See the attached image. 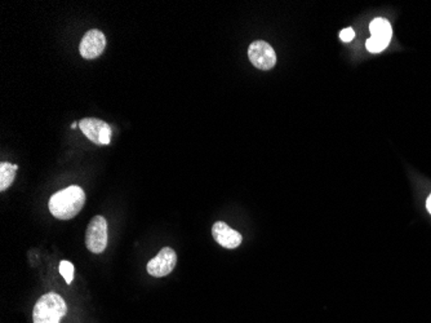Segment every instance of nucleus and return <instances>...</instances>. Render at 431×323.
Wrapping results in <instances>:
<instances>
[{"label": "nucleus", "mask_w": 431, "mask_h": 323, "mask_svg": "<svg viewBox=\"0 0 431 323\" xmlns=\"http://www.w3.org/2000/svg\"><path fill=\"white\" fill-rule=\"evenodd\" d=\"M59 273L64 277V279L66 281L67 284H71L73 279H74V265L71 264L70 261L64 260L59 263Z\"/></svg>", "instance_id": "12"}, {"label": "nucleus", "mask_w": 431, "mask_h": 323, "mask_svg": "<svg viewBox=\"0 0 431 323\" xmlns=\"http://www.w3.org/2000/svg\"><path fill=\"white\" fill-rule=\"evenodd\" d=\"M79 128L89 141L97 145H109L111 141L113 131L104 120L96 118H84L79 122Z\"/></svg>", "instance_id": "4"}, {"label": "nucleus", "mask_w": 431, "mask_h": 323, "mask_svg": "<svg viewBox=\"0 0 431 323\" xmlns=\"http://www.w3.org/2000/svg\"><path fill=\"white\" fill-rule=\"evenodd\" d=\"M86 203V193L80 186L71 185L49 198V211L59 220H70L82 211Z\"/></svg>", "instance_id": "1"}, {"label": "nucleus", "mask_w": 431, "mask_h": 323, "mask_svg": "<svg viewBox=\"0 0 431 323\" xmlns=\"http://www.w3.org/2000/svg\"><path fill=\"white\" fill-rule=\"evenodd\" d=\"M426 208H428V211L431 214V196L428 198V201H426Z\"/></svg>", "instance_id": "14"}, {"label": "nucleus", "mask_w": 431, "mask_h": 323, "mask_svg": "<svg viewBox=\"0 0 431 323\" xmlns=\"http://www.w3.org/2000/svg\"><path fill=\"white\" fill-rule=\"evenodd\" d=\"M354 30L351 29V28H346V29L341 30V33H340V39L342 40V41H346V43H349V41H351V40L354 39Z\"/></svg>", "instance_id": "13"}, {"label": "nucleus", "mask_w": 431, "mask_h": 323, "mask_svg": "<svg viewBox=\"0 0 431 323\" xmlns=\"http://www.w3.org/2000/svg\"><path fill=\"white\" fill-rule=\"evenodd\" d=\"M106 48L105 34L100 30L92 29L86 31L80 41L79 52L83 59H97L104 53Z\"/></svg>", "instance_id": "6"}, {"label": "nucleus", "mask_w": 431, "mask_h": 323, "mask_svg": "<svg viewBox=\"0 0 431 323\" xmlns=\"http://www.w3.org/2000/svg\"><path fill=\"white\" fill-rule=\"evenodd\" d=\"M107 221L104 216H95L86 226V248L93 254L104 252L107 247Z\"/></svg>", "instance_id": "3"}, {"label": "nucleus", "mask_w": 431, "mask_h": 323, "mask_svg": "<svg viewBox=\"0 0 431 323\" xmlns=\"http://www.w3.org/2000/svg\"><path fill=\"white\" fill-rule=\"evenodd\" d=\"M77 126H79V123H77V122H74V123L71 124V128H74V129H75V128H77Z\"/></svg>", "instance_id": "15"}, {"label": "nucleus", "mask_w": 431, "mask_h": 323, "mask_svg": "<svg viewBox=\"0 0 431 323\" xmlns=\"http://www.w3.org/2000/svg\"><path fill=\"white\" fill-rule=\"evenodd\" d=\"M248 57L252 65L259 70L273 69L277 64L275 50L264 40H256L249 46Z\"/></svg>", "instance_id": "5"}, {"label": "nucleus", "mask_w": 431, "mask_h": 323, "mask_svg": "<svg viewBox=\"0 0 431 323\" xmlns=\"http://www.w3.org/2000/svg\"><path fill=\"white\" fill-rule=\"evenodd\" d=\"M17 169H19L17 165H12L8 162H1V165H0V192L7 190L13 184Z\"/></svg>", "instance_id": "9"}, {"label": "nucleus", "mask_w": 431, "mask_h": 323, "mask_svg": "<svg viewBox=\"0 0 431 323\" xmlns=\"http://www.w3.org/2000/svg\"><path fill=\"white\" fill-rule=\"evenodd\" d=\"M177 263V255L174 250L169 247H164L159 254L156 255L147 263V273L156 278H162L172 273Z\"/></svg>", "instance_id": "7"}, {"label": "nucleus", "mask_w": 431, "mask_h": 323, "mask_svg": "<svg viewBox=\"0 0 431 323\" xmlns=\"http://www.w3.org/2000/svg\"><path fill=\"white\" fill-rule=\"evenodd\" d=\"M212 234L219 245L225 247V248H229V250L237 248L243 241V237L239 232L231 229L230 226L223 221H219L213 225Z\"/></svg>", "instance_id": "8"}, {"label": "nucleus", "mask_w": 431, "mask_h": 323, "mask_svg": "<svg viewBox=\"0 0 431 323\" xmlns=\"http://www.w3.org/2000/svg\"><path fill=\"white\" fill-rule=\"evenodd\" d=\"M369 31L374 37H383L386 39H392V35H393L392 25L385 19H374L369 25Z\"/></svg>", "instance_id": "10"}, {"label": "nucleus", "mask_w": 431, "mask_h": 323, "mask_svg": "<svg viewBox=\"0 0 431 323\" xmlns=\"http://www.w3.org/2000/svg\"><path fill=\"white\" fill-rule=\"evenodd\" d=\"M390 43V39H386V38H383V37H371L369 39L367 40V49L369 50V52H372V53H378V52H381L383 49L387 47V44Z\"/></svg>", "instance_id": "11"}, {"label": "nucleus", "mask_w": 431, "mask_h": 323, "mask_svg": "<svg viewBox=\"0 0 431 323\" xmlns=\"http://www.w3.org/2000/svg\"><path fill=\"white\" fill-rule=\"evenodd\" d=\"M67 312L65 300L55 293L43 295L33 312L34 323H59Z\"/></svg>", "instance_id": "2"}]
</instances>
